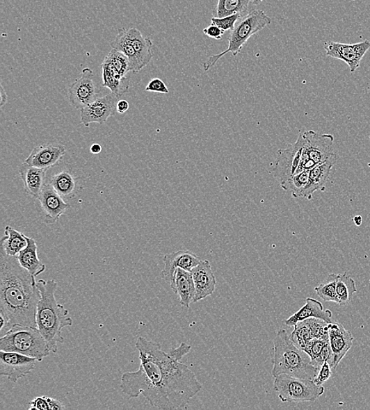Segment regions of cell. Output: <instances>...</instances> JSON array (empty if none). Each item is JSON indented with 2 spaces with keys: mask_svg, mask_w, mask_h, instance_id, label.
I'll return each mask as SVG.
<instances>
[{
  "mask_svg": "<svg viewBox=\"0 0 370 410\" xmlns=\"http://www.w3.org/2000/svg\"><path fill=\"white\" fill-rule=\"evenodd\" d=\"M140 366L123 373L120 389L130 398L143 395L159 409H184L202 389L195 374L161 345L139 337L136 342Z\"/></svg>",
  "mask_w": 370,
  "mask_h": 410,
  "instance_id": "6da1fadb",
  "label": "cell"
},
{
  "mask_svg": "<svg viewBox=\"0 0 370 410\" xmlns=\"http://www.w3.org/2000/svg\"><path fill=\"white\" fill-rule=\"evenodd\" d=\"M40 293L36 277L23 268L17 256L0 252V315L15 325L37 327Z\"/></svg>",
  "mask_w": 370,
  "mask_h": 410,
  "instance_id": "7a4b0ae2",
  "label": "cell"
},
{
  "mask_svg": "<svg viewBox=\"0 0 370 410\" xmlns=\"http://www.w3.org/2000/svg\"><path fill=\"white\" fill-rule=\"evenodd\" d=\"M37 286L40 293L36 315L37 327L48 343L51 353L56 354L57 344L64 342L62 336L63 328L72 327L73 320L69 315L68 310L56 300L58 288L56 280L39 279Z\"/></svg>",
  "mask_w": 370,
  "mask_h": 410,
  "instance_id": "3957f363",
  "label": "cell"
},
{
  "mask_svg": "<svg viewBox=\"0 0 370 410\" xmlns=\"http://www.w3.org/2000/svg\"><path fill=\"white\" fill-rule=\"evenodd\" d=\"M273 345V377L286 374L298 378L314 379L320 368L307 360V354L293 344L284 328L278 331Z\"/></svg>",
  "mask_w": 370,
  "mask_h": 410,
  "instance_id": "277c9868",
  "label": "cell"
},
{
  "mask_svg": "<svg viewBox=\"0 0 370 410\" xmlns=\"http://www.w3.org/2000/svg\"><path fill=\"white\" fill-rule=\"evenodd\" d=\"M271 23V17L262 10H252L241 17L229 37L227 49L219 54L210 56L203 63L204 72H209L227 54H232L234 57L237 56L252 36L261 32Z\"/></svg>",
  "mask_w": 370,
  "mask_h": 410,
  "instance_id": "5b68a950",
  "label": "cell"
},
{
  "mask_svg": "<svg viewBox=\"0 0 370 410\" xmlns=\"http://www.w3.org/2000/svg\"><path fill=\"white\" fill-rule=\"evenodd\" d=\"M0 350L16 352L42 361L51 351L38 327L15 325L0 338Z\"/></svg>",
  "mask_w": 370,
  "mask_h": 410,
  "instance_id": "8992f818",
  "label": "cell"
},
{
  "mask_svg": "<svg viewBox=\"0 0 370 410\" xmlns=\"http://www.w3.org/2000/svg\"><path fill=\"white\" fill-rule=\"evenodd\" d=\"M273 388L283 402H313L324 394L325 388L312 379L282 374L274 377Z\"/></svg>",
  "mask_w": 370,
  "mask_h": 410,
  "instance_id": "52a82bcc",
  "label": "cell"
},
{
  "mask_svg": "<svg viewBox=\"0 0 370 410\" xmlns=\"http://www.w3.org/2000/svg\"><path fill=\"white\" fill-rule=\"evenodd\" d=\"M303 136L305 143L297 174L314 168L317 164L325 162L335 154L334 137L332 134H321L309 131L303 133Z\"/></svg>",
  "mask_w": 370,
  "mask_h": 410,
  "instance_id": "ba28073f",
  "label": "cell"
},
{
  "mask_svg": "<svg viewBox=\"0 0 370 410\" xmlns=\"http://www.w3.org/2000/svg\"><path fill=\"white\" fill-rule=\"evenodd\" d=\"M304 143L303 133H300L295 143L289 145L286 149L278 151L273 172L275 178L280 181V183L297 174L301 161Z\"/></svg>",
  "mask_w": 370,
  "mask_h": 410,
  "instance_id": "9c48e42d",
  "label": "cell"
},
{
  "mask_svg": "<svg viewBox=\"0 0 370 410\" xmlns=\"http://www.w3.org/2000/svg\"><path fill=\"white\" fill-rule=\"evenodd\" d=\"M98 90L93 81V72L90 68L81 70L80 77L70 85L68 98L72 106L81 110L97 98Z\"/></svg>",
  "mask_w": 370,
  "mask_h": 410,
  "instance_id": "30bf717a",
  "label": "cell"
},
{
  "mask_svg": "<svg viewBox=\"0 0 370 410\" xmlns=\"http://www.w3.org/2000/svg\"><path fill=\"white\" fill-rule=\"evenodd\" d=\"M326 56L342 60L348 64L351 72L355 73L360 67L364 56L370 49V41L368 40L357 44H342L328 41L324 45Z\"/></svg>",
  "mask_w": 370,
  "mask_h": 410,
  "instance_id": "8fae6325",
  "label": "cell"
},
{
  "mask_svg": "<svg viewBox=\"0 0 370 410\" xmlns=\"http://www.w3.org/2000/svg\"><path fill=\"white\" fill-rule=\"evenodd\" d=\"M37 359L16 352L0 350V374L16 383L36 367Z\"/></svg>",
  "mask_w": 370,
  "mask_h": 410,
  "instance_id": "7c38bea8",
  "label": "cell"
},
{
  "mask_svg": "<svg viewBox=\"0 0 370 410\" xmlns=\"http://www.w3.org/2000/svg\"><path fill=\"white\" fill-rule=\"evenodd\" d=\"M119 101V98L113 92L97 97L95 101L80 110L81 122L86 127L92 123L104 124L111 116L115 115L116 105Z\"/></svg>",
  "mask_w": 370,
  "mask_h": 410,
  "instance_id": "4fadbf2b",
  "label": "cell"
},
{
  "mask_svg": "<svg viewBox=\"0 0 370 410\" xmlns=\"http://www.w3.org/2000/svg\"><path fill=\"white\" fill-rule=\"evenodd\" d=\"M328 338L332 350V356L328 364L332 369H336L352 347L354 338L343 325L338 323L328 324Z\"/></svg>",
  "mask_w": 370,
  "mask_h": 410,
  "instance_id": "5bb4252c",
  "label": "cell"
},
{
  "mask_svg": "<svg viewBox=\"0 0 370 410\" xmlns=\"http://www.w3.org/2000/svg\"><path fill=\"white\" fill-rule=\"evenodd\" d=\"M38 200L45 214L46 224H55L70 208V205L64 201L49 183L45 185Z\"/></svg>",
  "mask_w": 370,
  "mask_h": 410,
  "instance_id": "9a60e30c",
  "label": "cell"
},
{
  "mask_svg": "<svg viewBox=\"0 0 370 410\" xmlns=\"http://www.w3.org/2000/svg\"><path fill=\"white\" fill-rule=\"evenodd\" d=\"M293 327L290 338L293 344L301 350L313 339L328 336V324L319 319L305 320L298 322Z\"/></svg>",
  "mask_w": 370,
  "mask_h": 410,
  "instance_id": "2e32d148",
  "label": "cell"
},
{
  "mask_svg": "<svg viewBox=\"0 0 370 410\" xmlns=\"http://www.w3.org/2000/svg\"><path fill=\"white\" fill-rule=\"evenodd\" d=\"M200 262L201 260L199 257L191 251L179 250L168 254L163 257L164 267L161 272V278L172 286L178 268L191 272Z\"/></svg>",
  "mask_w": 370,
  "mask_h": 410,
  "instance_id": "e0dca14e",
  "label": "cell"
},
{
  "mask_svg": "<svg viewBox=\"0 0 370 410\" xmlns=\"http://www.w3.org/2000/svg\"><path fill=\"white\" fill-rule=\"evenodd\" d=\"M65 154V146L62 145H41L32 150L25 163L33 167L49 169L56 165Z\"/></svg>",
  "mask_w": 370,
  "mask_h": 410,
  "instance_id": "ac0fdd59",
  "label": "cell"
},
{
  "mask_svg": "<svg viewBox=\"0 0 370 410\" xmlns=\"http://www.w3.org/2000/svg\"><path fill=\"white\" fill-rule=\"evenodd\" d=\"M191 272L195 285V295L193 303L202 301L214 294L216 280L209 261H201Z\"/></svg>",
  "mask_w": 370,
  "mask_h": 410,
  "instance_id": "d6986e66",
  "label": "cell"
},
{
  "mask_svg": "<svg viewBox=\"0 0 370 410\" xmlns=\"http://www.w3.org/2000/svg\"><path fill=\"white\" fill-rule=\"evenodd\" d=\"M332 313L330 309H325L323 304L314 298L307 297L305 304L295 314L284 321V324L289 327H293L305 320L316 318L322 320L328 324L332 323Z\"/></svg>",
  "mask_w": 370,
  "mask_h": 410,
  "instance_id": "ffe728a7",
  "label": "cell"
},
{
  "mask_svg": "<svg viewBox=\"0 0 370 410\" xmlns=\"http://www.w3.org/2000/svg\"><path fill=\"white\" fill-rule=\"evenodd\" d=\"M338 160V155L333 154L325 162L317 164L316 166L310 170L309 184L305 198L311 200L316 191L325 190V185L328 178H330L331 170Z\"/></svg>",
  "mask_w": 370,
  "mask_h": 410,
  "instance_id": "44dd1931",
  "label": "cell"
},
{
  "mask_svg": "<svg viewBox=\"0 0 370 410\" xmlns=\"http://www.w3.org/2000/svg\"><path fill=\"white\" fill-rule=\"evenodd\" d=\"M48 170L33 167L25 162L22 164L19 174L27 195L38 199L45 185L46 173Z\"/></svg>",
  "mask_w": 370,
  "mask_h": 410,
  "instance_id": "7402d4cb",
  "label": "cell"
},
{
  "mask_svg": "<svg viewBox=\"0 0 370 410\" xmlns=\"http://www.w3.org/2000/svg\"><path fill=\"white\" fill-rule=\"evenodd\" d=\"M171 288L179 296L181 306L189 309L195 295V285L191 272L178 268Z\"/></svg>",
  "mask_w": 370,
  "mask_h": 410,
  "instance_id": "603a6c76",
  "label": "cell"
},
{
  "mask_svg": "<svg viewBox=\"0 0 370 410\" xmlns=\"http://www.w3.org/2000/svg\"><path fill=\"white\" fill-rule=\"evenodd\" d=\"M103 86L108 88L111 92L120 98L128 92L130 87L131 76L122 75L109 63L104 60L102 65Z\"/></svg>",
  "mask_w": 370,
  "mask_h": 410,
  "instance_id": "cb8c5ba5",
  "label": "cell"
},
{
  "mask_svg": "<svg viewBox=\"0 0 370 410\" xmlns=\"http://www.w3.org/2000/svg\"><path fill=\"white\" fill-rule=\"evenodd\" d=\"M127 38L132 45L142 66L145 67L151 61L152 56V41L148 38H144L136 28L127 29Z\"/></svg>",
  "mask_w": 370,
  "mask_h": 410,
  "instance_id": "d4e9b609",
  "label": "cell"
},
{
  "mask_svg": "<svg viewBox=\"0 0 370 410\" xmlns=\"http://www.w3.org/2000/svg\"><path fill=\"white\" fill-rule=\"evenodd\" d=\"M302 350L309 356L311 363L319 368L325 361L328 362L331 359L332 350L328 336L313 339Z\"/></svg>",
  "mask_w": 370,
  "mask_h": 410,
  "instance_id": "484cf974",
  "label": "cell"
},
{
  "mask_svg": "<svg viewBox=\"0 0 370 410\" xmlns=\"http://www.w3.org/2000/svg\"><path fill=\"white\" fill-rule=\"evenodd\" d=\"M26 247L17 256L20 265L35 277L46 270V266L38 257V245L33 238L27 237Z\"/></svg>",
  "mask_w": 370,
  "mask_h": 410,
  "instance_id": "4316f807",
  "label": "cell"
},
{
  "mask_svg": "<svg viewBox=\"0 0 370 410\" xmlns=\"http://www.w3.org/2000/svg\"><path fill=\"white\" fill-rule=\"evenodd\" d=\"M49 184L63 199H72L77 195L79 185L77 179L69 171H61L53 175Z\"/></svg>",
  "mask_w": 370,
  "mask_h": 410,
  "instance_id": "83f0119b",
  "label": "cell"
},
{
  "mask_svg": "<svg viewBox=\"0 0 370 410\" xmlns=\"http://www.w3.org/2000/svg\"><path fill=\"white\" fill-rule=\"evenodd\" d=\"M127 28H122L119 29L118 34L116 35L115 40L111 43V48L116 49L124 54L129 61H130L131 72L133 74H138L143 69L140 61L135 52L132 45L127 38Z\"/></svg>",
  "mask_w": 370,
  "mask_h": 410,
  "instance_id": "f1b7e54d",
  "label": "cell"
},
{
  "mask_svg": "<svg viewBox=\"0 0 370 410\" xmlns=\"http://www.w3.org/2000/svg\"><path fill=\"white\" fill-rule=\"evenodd\" d=\"M27 244V237L24 233L10 226L5 227V236L1 240V249L6 254L17 256L26 247Z\"/></svg>",
  "mask_w": 370,
  "mask_h": 410,
  "instance_id": "f546056e",
  "label": "cell"
},
{
  "mask_svg": "<svg viewBox=\"0 0 370 410\" xmlns=\"http://www.w3.org/2000/svg\"><path fill=\"white\" fill-rule=\"evenodd\" d=\"M254 0H217L214 10L216 17H224L239 14L241 17L248 14L250 3Z\"/></svg>",
  "mask_w": 370,
  "mask_h": 410,
  "instance_id": "4dcf8cb0",
  "label": "cell"
},
{
  "mask_svg": "<svg viewBox=\"0 0 370 410\" xmlns=\"http://www.w3.org/2000/svg\"><path fill=\"white\" fill-rule=\"evenodd\" d=\"M309 171L303 172L293 175L289 179L280 183L281 188L286 191H289L293 198H305L307 190L309 184Z\"/></svg>",
  "mask_w": 370,
  "mask_h": 410,
  "instance_id": "1f68e13d",
  "label": "cell"
},
{
  "mask_svg": "<svg viewBox=\"0 0 370 410\" xmlns=\"http://www.w3.org/2000/svg\"><path fill=\"white\" fill-rule=\"evenodd\" d=\"M357 291L355 281L350 275L346 272L338 274L337 293L339 306H344L348 304Z\"/></svg>",
  "mask_w": 370,
  "mask_h": 410,
  "instance_id": "d6a6232c",
  "label": "cell"
},
{
  "mask_svg": "<svg viewBox=\"0 0 370 410\" xmlns=\"http://www.w3.org/2000/svg\"><path fill=\"white\" fill-rule=\"evenodd\" d=\"M337 279L338 274H337L328 275L324 282L321 283L319 286L315 287L314 290L316 294L325 302H332L339 304V301L337 293Z\"/></svg>",
  "mask_w": 370,
  "mask_h": 410,
  "instance_id": "836d02e7",
  "label": "cell"
},
{
  "mask_svg": "<svg viewBox=\"0 0 370 410\" xmlns=\"http://www.w3.org/2000/svg\"><path fill=\"white\" fill-rule=\"evenodd\" d=\"M105 61H107L113 65L123 76H128L131 72L130 61L128 58L122 54V52L116 49H111L108 55L105 57Z\"/></svg>",
  "mask_w": 370,
  "mask_h": 410,
  "instance_id": "e575fe53",
  "label": "cell"
},
{
  "mask_svg": "<svg viewBox=\"0 0 370 410\" xmlns=\"http://www.w3.org/2000/svg\"><path fill=\"white\" fill-rule=\"evenodd\" d=\"M240 17L241 15L239 14L224 17H214L211 19V25L218 26L225 32L229 31V29L232 31Z\"/></svg>",
  "mask_w": 370,
  "mask_h": 410,
  "instance_id": "d590c367",
  "label": "cell"
},
{
  "mask_svg": "<svg viewBox=\"0 0 370 410\" xmlns=\"http://www.w3.org/2000/svg\"><path fill=\"white\" fill-rule=\"evenodd\" d=\"M332 368L328 361H325L324 364L320 368L319 373L314 378V382L317 385H323L332 377Z\"/></svg>",
  "mask_w": 370,
  "mask_h": 410,
  "instance_id": "8d00e7d4",
  "label": "cell"
},
{
  "mask_svg": "<svg viewBox=\"0 0 370 410\" xmlns=\"http://www.w3.org/2000/svg\"><path fill=\"white\" fill-rule=\"evenodd\" d=\"M146 92L162 93V95H168V88L164 82L160 79H152L148 85L145 87Z\"/></svg>",
  "mask_w": 370,
  "mask_h": 410,
  "instance_id": "74e56055",
  "label": "cell"
},
{
  "mask_svg": "<svg viewBox=\"0 0 370 410\" xmlns=\"http://www.w3.org/2000/svg\"><path fill=\"white\" fill-rule=\"evenodd\" d=\"M48 396L36 397L29 402V409L51 410Z\"/></svg>",
  "mask_w": 370,
  "mask_h": 410,
  "instance_id": "f35d334b",
  "label": "cell"
},
{
  "mask_svg": "<svg viewBox=\"0 0 370 410\" xmlns=\"http://www.w3.org/2000/svg\"><path fill=\"white\" fill-rule=\"evenodd\" d=\"M203 33L210 38L220 40L225 32L218 26L210 25L203 29Z\"/></svg>",
  "mask_w": 370,
  "mask_h": 410,
  "instance_id": "ab89813d",
  "label": "cell"
},
{
  "mask_svg": "<svg viewBox=\"0 0 370 410\" xmlns=\"http://www.w3.org/2000/svg\"><path fill=\"white\" fill-rule=\"evenodd\" d=\"M129 107H130V105H129L128 101H124V99H120L116 105L117 113L119 114H124L129 110Z\"/></svg>",
  "mask_w": 370,
  "mask_h": 410,
  "instance_id": "60d3db41",
  "label": "cell"
},
{
  "mask_svg": "<svg viewBox=\"0 0 370 410\" xmlns=\"http://www.w3.org/2000/svg\"><path fill=\"white\" fill-rule=\"evenodd\" d=\"M0 90H1V92H0V97H1V104H0V106H1V108H3L4 106V105L6 104H7L8 102V95H7V92H5L4 90V88L3 87V85H1V89H0Z\"/></svg>",
  "mask_w": 370,
  "mask_h": 410,
  "instance_id": "b9f144b4",
  "label": "cell"
},
{
  "mask_svg": "<svg viewBox=\"0 0 370 410\" xmlns=\"http://www.w3.org/2000/svg\"><path fill=\"white\" fill-rule=\"evenodd\" d=\"M90 151L92 154H99V152L102 151V145L99 144H92L90 147Z\"/></svg>",
  "mask_w": 370,
  "mask_h": 410,
  "instance_id": "7bdbcfd3",
  "label": "cell"
},
{
  "mask_svg": "<svg viewBox=\"0 0 370 410\" xmlns=\"http://www.w3.org/2000/svg\"><path fill=\"white\" fill-rule=\"evenodd\" d=\"M354 222L356 226L360 227L362 224V218L361 215H356L354 218Z\"/></svg>",
  "mask_w": 370,
  "mask_h": 410,
  "instance_id": "ee69618b",
  "label": "cell"
},
{
  "mask_svg": "<svg viewBox=\"0 0 370 410\" xmlns=\"http://www.w3.org/2000/svg\"><path fill=\"white\" fill-rule=\"evenodd\" d=\"M263 1H264V0H254V1H252V3H254L255 5H258Z\"/></svg>",
  "mask_w": 370,
  "mask_h": 410,
  "instance_id": "f6af8a7d",
  "label": "cell"
}]
</instances>
